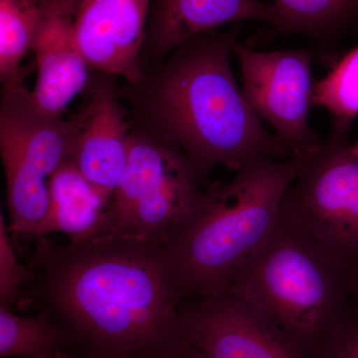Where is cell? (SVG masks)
<instances>
[{
    "label": "cell",
    "mask_w": 358,
    "mask_h": 358,
    "mask_svg": "<svg viewBox=\"0 0 358 358\" xmlns=\"http://www.w3.org/2000/svg\"><path fill=\"white\" fill-rule=\"evenodd\" d=\"M320 358H358V303L350 319L329 341Z\"/></svg>",
    "instance_id": "obj_20"
},
{
    "label": "cell",
    "mask_w": 358,
    "mask_h": 358,
    "mask_svg": "<svg viewBox=\"0 0 358 358\" xmlns=\"http://www.w3.org/2000/svg\"><path fill=\"white\" fill-rule=\"evenodd\" d=\"M87 88L86 105L72 117L74 133L68 159L92 185L113 199L126 169L133 127L113 83L106 79L89 81Z\"/></svg>",
    "instance_id": "obj_10"
},
{
    "label": "cell",
    "mask_w": 358,
    "mask_h": 358,
    "mask_svg": "<svg viewBox=\"0 0 358 358\" xmlns=\"http://www.w3.org/2000/svg\"><path fill=\"white\" fill-rule=\"evenodd\" d=\"M152 0H83L77 40L90 68L134 84L143 76L141 59Z\"/></svg>",
    "instance_id": "obj_12"
},
{
    "label": "cell",
    "mask_w": 358,
    "mask_h": 358,
    "mask_svg": "<svg viewBox=\"0 0 358 358\" xmlns=\"http://www.w3.org/2000/svg\"><path fill=\"white\" fill-rule=\"evenodd\" d=\"M8 226L0 215V306L20 308L25 286L31 280L29 268L23 267L17 258L9 237Z\"/></svg>",
    "instance_id": "obj_19"
},
{
    "label": "cell",
    "mask_w": 358,
    "mask_h": 358,
    "mask_svg": "<svg viewBox=\"0 0 358 358\" xmlns=\"http://www.w3.org/2000/svg\"><path fill=\"white\" fill-rule=\"evenodd\" d=\"M78 358H134V357H124V355H92V353H83V355H78Z\"/></svg>",
    "instance_id": "obj_22"
},
{
    "label": "cell",
    "mask_w": 358,
    "mask_h": 358,
    "mask_svg": "<svg viewBox=\"0 0 358 358\" xmlns=\"http://www.w3.org/2000/svg\"><path fill=\"white\" fill-rule=\"evenodd\" d=\"M150 358H211L199 348L187 343L180 336H176L166 346Z\"/></svg>",
    "instance_id": "obj_21"
},
{
    "label": "cell",
    "mask_w": 358,
    "mask_h": 358,
    "mask_svg": "<svg viewBox=\"0 0 358 358\" xmlns=\"http://www.w3.org/2000/svg\"><path fill=\"white\" fill-rule=\"evenodd\" d=\"M77 352L72 334L45 310L20 317L13 308L0 306V355L2 358H57Z\"/></svg>",
    "instance_id": "obj_15"
},
{
    "label": "cell",
    "mask_w": 358,
    "mask_h": 358,
    "mask_svg": "<svg viewBox=\"0 0 358 358\" xmlns=\"http://www.w3.org/2000/svg\"><path fill=\"white\" fill-rule=\"evenodd\" d=\"M226 291L262 310L308 358L322 357L357 305L352 266L280 218Z\"/></svg>",
    "instance_id": "obj_4"
},
{
    "label": "cell",
    "mask_w": 358,
    "mask_h": 358,
    "mask_svg": "<svg viewBox=\"0 0 358 358\" xmlns=\"http://www.w3.org/2000/svg\"><path fill=\"white\" fill-rule=\"evenodd\" d=\"M241 69L242 91L250 107L274 129L293 157L322 143L310 129L308 114L315 86L312 54L307 49L256 51L235 41Z\"/></svg>",
    "instance_id": "obj_8"
},
{
    "label": "cell",
    "mask_w": 358,
    "mask_h": 358,
    "mask_svg": "<svg viewBox=\"0 0 358 358\" xmlns=\"http://www.w3.org/2000/svg\"><path fill=\"white\" fill-rule=\"evenodd\" d=\"M238 30L193 37L128 84L134 129L178 148L203 182L217 166L237 171L259 157H294L266 131L235 81L230 54Z\"/></svg>",
    "instance_id": "obj_2"
},
{
    "label": "cell",
    "mask_w": 358,
    "mask_h": 358,
    "mask_svg": "<svg viewBox=\"0 0 358 358\" xmlns=\"http://www.w3.org/2000/svg\"><path fill=\"white\" fill-rule=\"evenodd\" d=\"M313 106L324 108L334 122L350 124L358 115V46L315 85Z\"/></svg>",
    "instance_id": "obj_18"
},
{
    "label": "cell",
    "mask_w": 358,
    "mask_h": 358,
    "mask_svg": "<svg viewBox=\"0 0 358 358\" xmlns=\"http://www.w3.org/2000/svg\"><path fill=\"white\" fill-rule=\"evenodd\" d=\"M35 241L20 307L50 313L72 334L77 355L150 358L178 336L185 294L162 242Z\"/></svg>",
    "instance_id": "obj_1"
},
{
    "label": "cell",
    "mask_w": 358,
    "mask_h": 358,
    "mask_svg": "<svg viewBox=\"0 0 358 358\" xmlns=\"http://www.w3.org/2000/svg\"><path fill=\"white\" fill-rule=\"evenodd\" d=\"M83 0H46L32 45L37 81L33 105L45 115L63 117L69 103L89 84L90 66L77 40V16Z\"/></svg>",
    "instance_id": "obj_11"
},
{
    "label": "cell",
    "mask_w": 358,
    "mask_h": 358,
    "mask_svg": "<svg viewBox=\"0 0 358 358\" xmlns=\"http://www.w3.org/2000/svg\"><path fill=\"white\" fill-rule=\"evenodd\" d=\"M148 15L143 46L159 63L179 45L221 26L257 20L275 27L278 21L274 4L260 0H152Z\"/></svg>",
    "instance_id": "obj_13"
},
{
    "label": "cell",
    "mask_w": 358,
    "mask_h": 358,
    "mask_svg": "<svg viewBox=\"0 0 358 358\" xmlns=\"http://www.w3.org/2000/svg\"><path fill=\"white\" fill-rule=\"evenodd\" d=\"M274 6L275 28L282 33L327 38L358 23V0H275Z\"/></svg>",
    "instance_id": "obj_17"
},
{
    "label": "cell",
    "mask_w": 358,
    "mask_h": 358,
    "mask_svg": "<svg viewBox=\"0 0 358 358\" xmlns=\"http://www.w3.org/2000/svg\"><path fill=\"white\" fill-rule=\"evenodd\" d=\"M46 0H0V82H22L23 59L43 20Z\"/></svg>",
    "instance_id": "obj_16"
},
{
    "label": "cell",
    "mask_w": 358,
    "mask_h": 358,
    "mask_svg": "<svg viewBox=\"0 0 358 358\" xmlns=\"http://www.w3.org/2000/svg\"><path fill=\"white\" fill-rule=\"evenodd\" d=\"M112 200L66 159L49 179L48 212L37 238L58 232L71 244L94 241L102 233Z\"/></svg>",
    "instance_id": "obj_14"
},
{
    "label": "cell",
    "mask_w": 358,
    "mask_h": 358,
    "mask_svg": "<svg viewBox=\"0 0 358 358\" xmlns=\"http://www.w3.org/2000/svg\"><path fill=\"white\" fill-rule=\"evenodd\" d=\"M312 150L282 162L251 160L229 182L204 190L164 241L185 298H210L227 289L237 268L272 234L285 192Z\"/></svg>",
    "instance_id": "obj_3"
},
{
    "label": "cell",
    "mask_w": 358,
    "mask_h": 358,
    "mask_svg": "<svg viewBox=\"0 0 358 358\" xmlns=\"http://www.w3.org/2000/svg\"><path fill=\"white\" fill-rule=\"evenodd\" d=\"M353 288H355V296L358 303V259L352 266Z\"/></svg>",
    "instance_id": "obj_23"
},
{
    "label": "cell",
    "mask_w": 358,
    "mask_h": 358,
    "mask_svg": "<svg viewBox=\"0 0 358 358\" xmlns=\"http://www.w3.org/2000/svg\"><path fill=\"white\" fill-rule=\"evenodd\" d=\"M57 358H78V355L75 352H67L59 355Z\"/></svg>",
    "instance_id": "obj_24"
},
{
    "label": "cell",
    "mask_w": 358,
    "mask_h": 358,
    "mask_svg": "<svg viewBox=\"0 0 358 358\" xmlns=\"http://www.w3.org/2000/svg\"><path fill=\"white\" fill-rule=\"evenodd\" d=\"M350 124L334 122L287 188L279 218L334 256L358 259V157L348 141Z\"/></svg>",
    "instance_id": "obj_7"
},
{
    "label": "cell",
    "mask_w": 358,
    "mask_h": 358,
    "mask_svg": "<svg viewBox=\"0 0 358 358\" xmlns=\"http://www.w3.org/2000/svg\"><path fill=\"white\" fill-rule=\"evenodd\" d=\"M352 152L353 155L358 157V141L355 143V145H352Z\"/></svg>",
    "instance_id": "obj_25"
},
{
    "label": "cell",
    "mask_w": 358,
    "mask_h": 358,
    "mask_svg": "<svg viewBox=\"0 0 358 358\" xmlns=\"http://www.w3.org/2000/svg\"><path fill=\"white\" fill-rule=\"evenodd\" d=\"M73 133L72 117L40 112L23 81L2 86L0 155L14 241L38 237L49 208V179L69 157Z\"/></svg>",
    "instance_id": "obj_5"
},
{
    "label": "cell",
    "mask_w": 358,
    "mask_h": 358,
    "mask_svg": "<svg viewBox=\"0 0 358 358\" xmlns=\"http://www.w3.org/2000/svg\"><path fill=\"white\" fill-rule=\"evenodd\" d=\"M203 183L178 148L133 128L126 169L96 240L124 237L164 243L199 204Z\"/></svg>",
    "instance_id": "obj_6"
},
{
    "label": "cell",
    "mask_w": 358,
    "mask_h": 358,
    "mask_svg": "<svg viewBox=\"0 0 358 358\" xmlns=\"http://www.w3.org/2000/svg\"><path fill=\"white\" fill-rule=\"evenodd\" d=\"M178 333L211 358H308L262 310L230 291L180 308Z\"/></svg>",
    "instance_id": "obj_9"
}]
</instances>
